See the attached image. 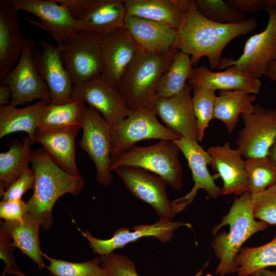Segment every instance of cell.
<instances>
[{"instance_id":"cell-1","label":"cell","mask_w":276,"mask_h":276,"mask_svg":"<svg viewBox=\"0 0 276 276\" xmlns=\"http://www.w3.org/2000/svg\"><path fill=\"white\" fill-rule=\"evenodd\" d=\"M255 17L236 24L211 21L198 11L195 0H187L182 22L172 47L189 55L193 66L203 57L208 58L211 69L218 68L222 53L237 37L251 33L256 28Z\"/></svg>"},{"instance_id":"cell-2","label":"cell","mask_w":276,"mask_h":276,"mask_svg":"<svg viewBox=\"0 0 276 276\" xmlns=\"http://www.w3.org/2000/svg\"><path fill=\"white\" fill-rule=\"evenodd\" d=\"M269 224L254 218L251 194L246 192L236 198L227 214L212 230L211 247L219 260L215 273L225 276L236 272L235 259L242 245Z\"/></svg>"},{"instance_id":"cell-3","label":"cell","mask_w":276,"mask_h":276,"mask_svg":"<svg viewBox=\"0 0 276 276\" xmlns=\"http://www.w3.org/2000/svg\"><path fill=\"white\" fill-rule=\"evenodd\" d=\"M31 163L35 182L33 193L27 202L29 213L40 221L43 229H49L53 223L52 210L57 200L65 194L77 196L84 188V180L81 175L64 171L43 148L32 151Z\"/></svg>"},{"instance_id":"cell-4","label":"cell","mask_w":276,"mask_h":276,"mask_svg":"<svg viewBox=\"0 0 276 276\" xmlns=\"http://www.w3.org/2000/svg\"><path fill=\"white\" fill-rule=\"evenodd\" d=\"M178 51L172 49L165 54L153 55L139 48L118 88L129 110L153 111L159 80Z\"/></svg>"},{"instance_id":"cell-5","label":"cell","mask_w":276,"mask_h":276,"mask_svg":"<svg viewBox=\"0 0 276 276\" xmlns=\"http://www.w3.org/2000/svg\"><path fill=\"white\" fill-rule=\"evenodd\" d=\"M180 150L173 141L160 140L147 146H133L111 158L110 169L120 167L143 169L164 179L175 190L183 186V169L179 159Z\"/></svg>"},{"instance_id":"cell-6","label":"cell","mask_w":276,"mask_h":276,"mask_svg":"<svg viewBox=\"0 0 276 276\" xmlns=\"http://www.w3.org/2000/svg\"><path fill=\"white\" fill-rule=\"evenodd\" d=\"M77 22L80 32L99 37L124 27V0H55Z\"/></svg>"},{"instance_id":"cell-7","label":"cell","mask_w":276,"mask_h":276,"mask_svg":"<svg viewBox=\"0 0 276 276\" xmlns=\"http://www.w3.org/2000/svg\"><path fill=\"white\" fill-rule=\"evenodd\" d=\"M113 158L135 143L147 139L174 141L181 137L157 120L153 111L131 110L124 119L110 125Z\"/></svg>"},{"instance_id":"cell-8","label":"cell","mask_w":276,"mask_h":276,"mask_svg":"<svg viewBox=\"0 0 276 276\" xmlns=\"http://www.w3.org/2000/svg\"><path fill=\"white\" fill-rule=\"evenodd\" d=\"M101 39L98 36L79 32L58 45L73 86L101 76L103 70Z\"/></svg>"},{"instance_id":"cell-9","label":"cell","mask_w":276,"mask_h":276,"mask_svg":"<svg viewBox=\"0 0 276 276\" xmlns=\"http://www.w3.org/2000/svg\"><path fill=\"white\" fill-rule=\"evenodd\" d=\"M265 10L268 14L265 29L248 39L242 55L237 59L222 58L218 69L233 66L260 79L268 65L276 60V8L265 7Z\"/></svg>"},{"instance_id":"cell-10","label":"cell","mask_w":276,"mask_h":276,"mask_svg":"<svg viewBox=\"0 0 276 276\" xmlns=\"http://www.w3.org/2000/svg\"><path fill=\"white\" fill-rule=\"evenodd\" d=\"M82 129V136L78 144L93 161L97 181L109 187L112 179L110 125L99 111L89 106L85 110Z\"/></svg>"},{"instance_id":"cell-11","label":"cell","mask_w":276,"mask_h":276,"mask_svg":"<svg viewBox=\"0 0 276 276\" xmlns=\"http://www.w3.org/2000/svg\"><path fill=\"white\" fill-rule=\"evenodd\" d=\"M35 43L26 38L19 59L1 83L9 87L10 103L16 106L35 100H50L49 88L38 74L34 63Z\"/></svg>"},{"instance_id":"cell-12","label":"cell","mask_w":276,"mask_h":276,"mask_svg":"<svg viewBox=\"0 0 276 276\" xmlns=\"http://www.w3.org/2000/svg\"><path fill=\"white\" fill-rule=\"evenodd\" d=\"M112 171L134 196L150 205L159 218L171 219L178 213L168 198V183L159 176L132 167H118Z\"/></svg>"},{"instance_id":"cell-13","label":"cell","mask_w":276,"mask_h":276,"mask_svg":"<svg viewBox=\"0 0 276 276\" xmlns=\"http://www.w3.org/2000/svg\"><path fill=\"white\" fill-rule=\"evenodd\" d=\"M17 11L22 10L36 16L39 21L25 17L30 24L45 31L57 45L72 39L80 28L68 10L55 0H10Z\"/></svg>"},{"instance_id":"cell-14","label":"cell","mask_w":276,"mask_h":276,"mask_svg":"<svg viewBox=\"0 0 276 276\" xmlns=\"http://www.w3.org/2000/svg\"><path fill=\"white\" fill-rule=\"evenodd\" d=\"M241 117L243 127L236 143L242 157L267 156L276 138V108L266 109L256 104L252 113Z\"/></svg>"},{"instance_id":"cell-15","label":"cell","mask_w":276,"mask_h":276,"mask_svg":"<svg viewBox=\"0 0 276 276\" xmlns=\"http://www.w3.org/2000/svg\"><path fill=\"white\" fill-rule=\"evenodd\" d=\"M182 226L192 227L189 223L172 221L169 219L159 218L152 224L135 225L133 227V231H130L127 227H120L116 229L112 237L108 239L97 238L86 230L80 231V232L88 241L94 253L103 256L144 237H153L163 242H169L174 232Z\"/></svg>"},{"instance_id":"cell-16","label":"cell","mask_w":276,"mask_h":276,"mask_svg":"<svg viewBox=\"0 0 276 276\" xmlns=\"http://www.w3.org/2000/svg\"><path fill=\"white\" fill-rule=\"evenodd\" d=\"M103 61L101 79L118 91L121 80L133 60L139 48L125 27L101 39Z\"/></svg>"},{"instance_id":"cell-17","label":"cell","mask_w":276,"mask_h":276,"mask_svg":"<svg viewBox=\"0 0 276 276\" xmlns=\"http://www.w3.org/2000/svg\"><path fill=\"white\" fill-rule=\"evenodd\" d=\"M183 153L191 170L194 186L186 195L172 201L178 213L185 210L193 201L198 191L202 189L213 199L221 195V188L215 182L218 178L212 176L207 166L211 164V156L208 151L200 146L198 141L181 137L173 141Z\"/></svg>"},{"instance_id":"cell-18","label":"cell","mask_w":276,"mask_h":276,"mask_svg":"<svg viewBox=\"0 0 276 276\" xmlns=\"http://www.w3.org/2000/svg\"><path fill=\"white\" fill-rule=\"evenodd\" d=\"M38 43L41 49L35 55L33 53L34 63L49 88L51 102H65L71 99L73 83L63 64L60 48L45 40Z\"/></svg>"},{"instance_id":"cell-19","label":"cell","mask_w":276,"mask_h":276,"mask_svg":"<svg viewBox=\"0 0 276 276\" xmlns=\"http://www.w3.org/2000/svg\"><path fill=\"white\" fill-rule=\"evenodd\" d=\"M188 83L178 94L168 98L157 97L153 108L166 127L181 137L197 141L196 119Z\"/></svg>"},{"instance_id":"cell-20","label":"cell","mask_w":276,"mask_h":276,"mask_svg":"<svg viewBox=\"0 0 276 276\" xmlns=\"http://www.w3.org/2000/svg\"><path fill=\"white\" fill-rule=\"evenodd\" d=\"M71 98L85 102L97 110L109 125L125 118L130 110L116 89L98 77L73 86Z\"/></svg>"},{"instance_id":"cell-21","label":"cell","mask_w":276,"mask_h":276,"mask_svg":"<svg viewBox=\"0 0 276 276\" xmlns=\"http://www.w3.org/2000/svg\"><path fill=\"white\" fill-rule=\"evenodd\" d=\"M211 165L223 181L221 195L240 196L248 192L245 160L239 149H232L230 143L210 147Z\"/></svg>"},{"instance_id":"cell-22","label":"cell","mask_w":276,"mask_h":276,"mask_svg":"<svg viewBox=\"0 0 276 276\" xmlns=\"http://www.w3.org/2000/svg\"><path fill=\"white\" fill-rule=\"evenodd\" d=\"M17 11L10 0L0 1V81L18 62L25 38L20 30Z\"/></svg>"},{"instance_id":"cell-23","label":"cell","mask_w":276,"mask_h":276,"mask_svg":"<svg viewBox=\"0 0 276 276\" xmlns=\"http://www.w3.org/2000/svg\"><path fill=\"white\" fill-rule=\"evenodd\" d=\"M124 27L139 48L148 53L159 55L173 49L177 30L171 26L126 15Z\"/></svg>"},{"instance_id":"cell-24","label":"cell","mask_w":276,"mask_h":276,"mask_svg":"<svg viewBox=\"0 0 276 276\" xmlns=\"http://www.w3.org/2000/svg\"><path fill=\"white\" fill-rule=\"evenodd\" d=\"M188 83L191 86H203L221 90H242L258 94L261 81L233 66L223 71L214 72L205 66L194 67Z\"/></svg>"},{"instance_id":"cell-25","label":"cell","mask_w":276,"mask_h":276,"mask_svg":"<svg viewBox=\"0 0 276 276\" xmlns=\"http://www.w3.org/2000/svg\"><path fill=\"white\" fill-rule=\"evenodd\" d=\"M82 129L74 126L50 130H37L33 144H41L53 160L68 173L79 175L76 162L75 140Z\"/></svg>"},{"instance_id":"cell-26","label":"cell","mask_w":276,"mask_h":276,"mask_svg":"<svg viewBox=\"0 0 276 276\" xmlns=\"http://www.w3.org/2000/svg\"><path fill=\"white\" fill-rule=\"evenodd\" d=\"M40 221L28 212L21 221H1L0 228L10 239L11 245L31 259L39 271L47 267L40 249Z\"/></svg>"},{"instance_id":"cell-27","label":"cell","mask_w":276,"mask_h":276,"mask_svg":"<svg viewBox=\"0 0 276 276\" xmlns=\"http://www.w3.org/2000/svg\"><path fill=\"white\" fill-rule=\"evenodd\" d=\"M187 0H124L126 15L168 25L178 30Z\"/></svg>"},{"instance_id":"cell-28","label":"cell","mask_w":276,"mask_h":276,"mask_svg":"<svg viewBox=\"0 0 276 276\" xmlns=\"http://www.w3.org/2000/svg\"><path fill=\"white\" fill-rule=\"evenodd\" d=\"M50 103L51 100H40L21 108L11 104L0 107V139L16 132L24 131L32 141L42 111Z\"/></svg>"},{"instance_id":"cell-29","label":"cell","mask_w":276,"mask_h":276,"mask_svg":"<svg viewBox=\"0 0 276 276\" xmlns=\"http://www.w3.org/2000/svg\"><path fill=\"white\" fill-rule=\"evenodd\" d=\"M32 144L31 138L28 136L22 142L13 141L7 152L0 153V194L30 168Z\"/></svg>"},{"instance_id":"cell-30","label":"cell","mask_w":276,"mask_h":276,"mask_svg":"<svg viewBox=\"0 0 276 276\" xmlns=\"http://www.w3.org/2000/svg\"><path fill=\"white\" fill-rule=\"evenodd\" d=\"M256 99L255 95L242 90H221L216 96L214 106V119L220 120L227 130L232 132L239 121L240 114L252 113Z\"/></svg>"},{"instance_id":"cell-31","label":"cell","mask_w":276,"mask_h":276,"mask_svg":"<svg viewBox=\"0 0 276 276\" xmlns=\"http://www.w3.org/2000/svg\"><path fill=\"white\" fill-rule=\"evenodd\" d=\"M86 107L84 103L73 98L60 104L51 102L42 111L38 129L45 131L74 126L82 128Z\"/></svg>"},{"instance_id":"cell-32","label":"cell","mask_w":276,"mask_h":276,"mask_svg":"<svg viewBox=\"0 0 276 276\" xmlns=\"http://www.w3.org/2000/svg\"><path fill=\"white\" fill-rule=\"evenodd\" d=\"M235 263L237 275H250L270 266H276V229L274 236L268 243L258 247H242Z\"/></svg>"},{"instance_id":"cell-33","label":"cell","mask_w":276,"mask_h":276,"mask_svg":"<svg viewBox=\"0 0 276 276\" xmlns=\"http://www.w3.org/2000/svg\"><path fill=\"white\" fill-rule=\"evenodd\" d=\"M193 68L191 57L178 51L159 80L157 97L168 98L180 93L191 77Z\"/></svg>"},{"instance_id":"cell-34","label":"cell","mask_w":276,"mask_h":276,"mask_svg":"<svg viewBox=\"0 0 276 276\" xmlns=\"http://www.w3.org/2000/svg\"><path fill=\"white\" fill-rule=\"evenodd\" d=\"M248 192H261L276 184V165L267 156L245 159Z\"/></svg>"},{"instance_id":"cell-35","label":"cell","mask_w":276,"mask_h":276,"mask_svg":"<svg viewBox=\"0 0 276 276\" xmlns=\"http://www.w3.org/2000/svg\"><path fill=\"white\" fill-rule=\"evenodd\" d=\"M42 256L50 263L46 268L51 276H107L99 257L82 262H71L43 252Z\"/></svg>"},{"instance_id":"cell-36","label":"cell","mask_w":276,"mask_h":276,"mask_svg":"<svg viewBox=\"0 0 276 276\" xmlns=\"http://www.w3.org/2000/svg\"><path fill=\"white\" fill-rule=\"evenodd\" d=\"M192 102L196 119L197 141L201 142L206 128L214 119V111L216 95V90L203 86H191Z\"/></svg>"},{"instance_id":"cell-37","label":"cell","mask_w":276,"mask_h":276,"mask_svg":"<svg viewBox=\"0 0 276 276\" xmlns=\"http://www.w3.org/2000/svg\"><path fill=\"white\" fill-rule=\"evenodd\" d=\"M199 13L206 19L219 24H236L246 20L241 12L222 0H195Z\"/></svg>"},{"instance_id":"cell-38","label":"cell","mask_w":276,"mask_h":276,"mask_svg":"<svg viewBox=\"0 0 276 276\" xmlns=\"http://www.w3.org/2000/svg\"><path fill=\"white\" fill-rule=\"evenodd\" d=\"M251 196L254 218L268 224L275 225L276 184Z\"/></svg>"},{"instance_id":"cell-39","label":"cell","mask_w":276,"mask_h":276,"mask_svg":"<svg viewBox=\"0 0 276 276\" xmlns=\"http://www.w3.org/2000/svg\"><path fill=\"white\" fill-rule=\"evenodd\" d=\"M99 257L107 276H139L134 262L125 256L112 252ZM208 265L207 262L193 276H202L203 271Z\"/></svg>"},{"instance_id":"cell-40","label":"cell","mask_w":276,"mask_h":276,"mask_svg":"<svg viewBox=\"0 0 276 276\" xmlns=\"http://www.w3.org/2000/svg\"><path fill=\"white\" fill-rule=\"evenodd\" d=\"M35 174L33 169L25 171L6 190L0 194L2 200H21L23 195L29 189H33Z\"/></svg>"},{"instance_id":"cell-41","label":"cell","mask_w":276,"mask_h":276,"mask_svg":"<svg viewBox=\"0 0 276 276\" xmlns=\"http://www.w3.org/2000/svg\"><path fill=\"white\" fill-rule=\"evenodd\" d=\"M28 212V205L22 199L0 202V218L5 221H21Z\"/></svg>"},{"instance_id":"cell-42","label":"cell","mask_w":276,"mask_h":276,"mask_svg":"<svg viewBox=\"0 0 276 276\" xmlns=\"http://www.w3.org/2000/svg\"><path fill=\"white\" fill-rule=\"evenodd\" d=\"M14 248L11 245L10 239L4 234L0 232V257L5 265L2 276H5L10 271L18 269L13 255Z\"/></svg>"},{"instance_id":"cell-43","label":"cell","mask_w":276,"mask_h":276,"mask_svg":"<svg viewBox=\"0 0 276 276\" xmlns=\"http://www.w3.org/2000/svg\"><path fill=\"white\" fill-rule=\"evenodd\" d=\"M229 5L235 9L244 13H256L259 11L265 10L264 0H226Z\"/></svg>"},{"instance_id":"cell-44","label":"cell","mask_w":276,"mask_h":276,"mask_svg":"<svg viewBox=\"0 0 276 276\" xmlns=\"http://www.w3.org/2000/svg\"><path fill=\"white\" fill-rule=\"evenodd\" d=\"M11 97L12 93L9 87L6 84L1 83L0 86V106L9 104Z\"/></svg>"},{"instance_id":"cell-45","label":"cell","mask_w":276,"mask_h":276,"mask_svg":"<svg viewBox=\"0 0 276 276\" xmlns=\"http://www.w3.org/2000/svg\"><path fill=\"white\" fill-rule=\"evenodd\" d=\"M264 76L271 81H276V60L268 65Z\"/></svg>"},{"instance_id":"cell-46","label":"cell","mask_w":276,"mask_h":276,"mask_svg":"<svg viewBox=\"0 0 276 276\" xmlns=\"http://www.w3.org/2000/svg\"><path fill=\"white\" fill-rule=\"evenodd\" d=\"M250 276H276V271L264 268L255 272Z\"/></svg>"},{"instance_id":"cell-47","label":"cell","mask_w":276,"mask_h":276,"mask_svg":"<svg viewBox=\"0 0 276 276\" xmlns=\"http://www.w3.org/2000/svg\"><path fill=\"white\" fill-rule=\"evenodd\" d=\"M268 156L276 165V138L269 150Z\"/></svg>"},{"instance_id":"cell-48","label":"cell","mask_w":276,"mask_h":276,"mask_svg":"<svg viewBox=\"0 0 276 276\" xmlns=\"http://www.w3.org/2000/svg\"><path fill=\"white\" fill-rule=\"evenodd\" d=\"M8 274H12L17 276H27L22 270L20 269L13 270L10 271Z\"/></svg>"},{"instance_id":"cell-49","label":"cell","mask_w":276,"mask_h":276,"mask_svg":"<svg viewBox=\"0 0 276 276\" xmlns=\"http://www.w3.org/2000/svg\"><path fill=\"white\" fill-rule=\"evenodd\" d=\"M237 276H242V275H237ZM247 276H250V275H247Z\"/></svg>"}]
</instances>
